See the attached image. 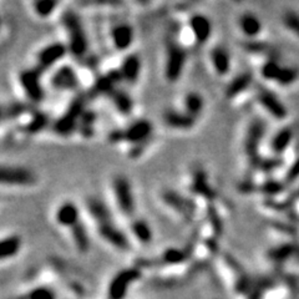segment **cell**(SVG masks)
<instances>
[{"instance_id": "obj_1", "label": "cell", "mask_w": 299, "mask_h": 299, "mask_svg": "<svg viewBox=\"0 0 299 299\" xmlns=\"http://www.w3.org/2000/svg\"><path fill=\"white\" fill-rule=\"evenodd\" d=\"M82 210L90 229H94L100 240L117 251H129V248H131V240L120 227L119 218L109 203L101 198L90 196L85 199Z\"/></svg>"}, {"instance_id": "obj_2", "label": "cell", "mask_w": 299, "mask_h": 299, "mask_svg": "<svg viewBox=\"0 0 299 299\" xmlns=\"http://www.w3.org/2000/svg\"><path fill=\"white\" fill-rule=\"evenodd\" d=\"M155 138V127L146 119H136L125 129L116 130L109 135L112 145L125 148L124 151L130 159L142 156L147 148L151 147Z\"/></svg>"}, {"instance_id": "obj_3", "label": "cell", "mask_w": 299, "mask_h": 299, "mask_svg": "<svg viewBox=\"0 0 299 299\" xmlns=\"http://www.w3.org/2000/svg\"><path fill=\"white\" fill-rule=\"evenodd\" d=\"M109 206L115 216L127 223L138 217L137 201L131 180L124 173H113L108 184Z\"/></svg>"}, {"instance_id": "obj_4", "label": "cell", "mask_w": 299, "mask_h": 299, "mask_svg": "<svg viewBox=\"0 0 299 299\" xmlns=\"http://www.w3.org/2000/svg\"><path fill=\"white\" fill-rule=\"evenodd\" d=\"M60 27L62 32L61 41L68 48L69 55L74 60L85 61L90 52V43L78 14L74 10H62L60 14Z\"/></svg>"}, {"instance_id": "obj_5", "label": "cell", "mask_w": 299, "mask_h": 299, "mask_svg": "<svg viewBox=\"0 0 299 299\" xmlns=\"http://www.w3.org/2000/svg\"><path fill=\"white\" fill-rule=\"evenodd\" d=\"M45 74L35 66L20 68L14 75V86L23 101L30 105L43 103L46 94V84L43 80Z\"/></svg>"}, {"instance_id": "obj_6", "label": "cell", "mask_w": 299, "mask_h": 299, "mask_svg": "<svg viewBox=\"0 0 299 299\" xmlns=\"http://www.w3.org/2000/svg\"><path fill=\"white\" fill-rule=\"evenodd\" d=\"M40 184L38 173L20 163L0 162V189L10 191H29Z\"/></svg>"}, {"instance_id": "obj_7", "label": "cell", "mask_w": 299, "mask_h": 299, "mask_svg": "<svg viewBox=\"0 0 299 299\" xmlns=\"http://www.w3.org/2000/svg\"><path fill=\"white\" fill-rule=\"evenodd\" d=\"M187 64V50L173 36L164 43L162 54V78L167 84H176L182 78Z\"/></svg>"}, {"instance_id": "obj_8", "label": "cell", "mask_w": 299, "mask_h": 299, "mask_svg": "<svg viewBox=\"0 0 299 299\" xmlns=\"http://www.w3.org/2000/svg\"><path fill=\"white\" fill-rule=\"evenodd\" d=\"M69 55V50L61 39L43 44L32 55V66L46 74L56 69L65 62V57Z\"/></svg>"}, {"instance_id": "obj_9", "label": "cell", "mask_w": 299, "mask_h": 299, "mask_svg": "<svg viewBox=\"0 0 299 299\" xmlns=\"http://www.w3.org/2000/svg\"><path fill=\"white\" fill-rule=\"evenodd\" d=\"M105 39L112 52L129 54L136 39L135 27L127 20H111L105 29Z\"/></svg>"}, {"instance_id": "obj_10", "label": "cell", "mask_w": 299, "mask_h": 299, "mask_svg": "<svg viewBox=\"0 0 299 299\" xmlns=\"http://www.w3.org/2000/svg\"><path fill=\"white\" fill-rule=\"evenodd\" d=\"M52 218L55 226L64 232L65 235H68L69 232L85 221V215L82 207L75 201L64 199L55 206Z\"/></svg>"}, {"instance_id": "obj_11", "label": "cell", "mask_w": 299, "mask_h": 299, "mask_svg": "<svg viewBox=\"0 0 299 299\" xmlns=\"http://www.w3.org/2000/svg\"><path fill=\"white\" fill-rule=\"evenodd\" d=\"M48 85L53 91L75 92L82 86L80 71L68 62H62L60 66L49 73Z\"/></svg>"}, {"instance_id": "obj_12", "label": "cell", "mask_w": 299, "mask_h": 299, "mask_svg": "<svg viewBox=\"0 0 299 299\" xmlns=\"http://www.w3.org/2000/svg\"><path fill=\"white\" fill-rule=\"evenodd\" d=\"M159 202L172 216L180 217L182 221H191L194 210L193 202L180 192L171 189L162 190L159 194Z\"/></svg>"}, {"instance_id": "obj_13", "label": "cell", "mask_w": 299, "mask_h": 299, "mask_svg": "<svg viewBox=\"0 0 299 299\" xmlns=\"http://www.w3.org/2000/svg\"><path fill=\"white\" fill-rule=\"evenodd\" d=\"M116 70L119 73L122 84L134 86L137 84L141 78V71H142L141 57L135 53H129L122 57Z\"/></svg>"}, {"instance_id": "obj_14", "label": "cell", "mask_w": 299, "mask_h": 299, "mask_svg": "<svg viewBox=\"0 0 299 299\" xmlns=\"http://www.w3.org/2000/svg\"><path fill=\"white\" fill-rule=\"evenodd\" d=\"M189 30L190 35L193 39L196 45H203L210 40L212 35V23L203 14H192L186 24H184Z\"/></svg>"}, {"instance_id": "obj_15", "label": "cell", "mask_w": 299, "mask_h": 299, "mask_svg": "<svg viewBox=\"0 0 299 299\" xmlns=\"http://www.w3.org/2000/svg\"><path fill=\"white\" fill-rule=\"evenodd\" d=\"M197 120L187 115L178 108L166 109L162 112V124L167 130L176 132L190 131L194 127Z\"/></svg>"}, {"instance_id": "obj_16", "label": "cell", "mask_w": 299, "mask_h": 299, "mask_svg": "<svg viewBox=\"0 0 299 299\" xmlns=\"http://www.w3.org/2000/svg\"><path fill=\"white\" fill-rule=\"evenodd\" d=\"M264 130H266V126H264L263 122L256 120L251 124V126L248 129L247 136H245V154L251 159V161H253L256 164L259 163L258 159H257V156H258V146L264 135Z\"/></svg>"}, {"instance_id": "obj_17", "label": "cell", "mask_w": 299, "mask_h": 299, "mask_svg": "<svg viewBox=\"0 0 299 299\" xmlns=\"http://www.w3.org/2000/svg\"><path fill=\"white\" fill-rule=\"evenodd\" d=\"M187 189L194 196H199L206 199H213L216 197V192L212 186L208 184L207 173L202 168H196L191 173V180L189 181Z\"/></svg>"}, {"instance_id": "obj_18", "label": "cell", "mask_w": 299, "mask_h": 299, "mask_svg": "<svg viewBox=\"0 0 299 299\" xmlns=\"http://www.w3.org/2000/svg\"><path fill=\"white\" fill-rule=\"evenodd\" d=\"M108 97L110 99L109 101L116 112L125 117H129V116L131 117L134 113V109H135V103L126 90L122 89L121 86L116 87L108 95Z\"/></svg>"}, {"instance_id": "obj_19", "label": "cell", "mask_w": 299, "mask_h": 299, "mask_svg": "<svg viewBox=\"0 0 299 299\" xmlns=\"http://www.w3.org/2000/svg\"><path fill=\"white\" fill-rule=\"evenodd\" d=\"M258 103L266 109L268 113H271L273 117L278 120L284 119L288 113L284 104L273 92L267 89H263V87L259 89L258 91Z\"/></svg>"}, {"instance_id": "obj_20", "label": "cell", "mask_w": 299, "mask_h": 299, "mask_svg": "<svg viewBox=\"0 0 299 299\" xmlns=\"http://www.w3.org/2000/svg\"><path fill=\"white\" fill-rule=\"evenodd\" d=\"M127 227H129L130 240L137 241L141 245H148L152 241L154 233H152L151 224L148 223L147 219H145L141 216L129 222Z\"/></svg>"}, {"instance_id": "obj_21", "label": "cell", "mask_w": 299, "mask_h": 299, "mask_svg": "<svg viewBox=\"0 0 299 299\" xmlns=\"http://www.w3.org/2000/svg\"><path fill=\"white\" fill-rule=\"evenodd\" d=\"M177 108L197 120L205 110V99L198 92L189 91L181 97L180 105Z\"/></svg>"}, {"instance_id": "obj_22", "label": "cell", "mask_w": 299, "mask_h": 299, "mask_svg": "<svg viewBox=\"0 0 299 299\" xmlns=\"http://www.w3.org/2000/svg\"><path fill=\"white\" fill-rule=\"evenodd\" d=\"M62 3L59 1H30L27 3L29 13L38 20L53 19L55 15L61 14Z\"/></svg>"}, {"instance_id": "obj_23", "label": "cell", "mask_w": 299, "mask_h": 299, "mask_svg": "<svg viewBox=\"0 0 299 299\" xmlns=\"http://www.w3.org/2000/svg\"><path fill=\"white\" fill-rule=\"evenodd\" d=\"M23 248V237L18 233H8L0 237V262L19 254Z\"/></svg>"}, {"instance_id": "obj_24", "label": "cell", "mask_w": 299, "mask_h": 299, "mask_svg": "<svg viewBox=\"0 0 299 299\" xmlns=\"http://www.w3.org/2000/svg\"><path fill=\"white\" fill-rule=\"evenodd\" d=\"M210 61L213 71L218 76H224L231 70V55L223 46H215L211 50Z\"/></svg>"}, {"instance_id": "obj_25", "label": "cell", "mask_w": 299, "mask_h": 299, "mask_svg": "<svg viewBox=\"0 0 299 299\" xmlns=\"http://www.w3.org/2000/svg\"><path fill=\"white\" fill-rule=\"evenodd\" d=\"M252 74L241 73L236 78L232 79V81L226 87V97L227 99H235L238 95L245 92L252 84Z\"/></svg>"}, {"instance_id": "obj_26", "label": "cell", "mask_w": 299, "mask_h": 299, "mask_svg": "<svg viewBox=\"0 0 299 299\" xmlns=\"http://www.w3.org/2000/svg\"><path fill=\"white\" fill-rule=\"evenodd\" d=\"M240 27L247 38L254 39L262 31V23L254 14L245 13L240 18Z\"/></svg>"}, {"instance_id": "obj_27", "label": "cell", "mask_w": 299, "mask_h": 299, "mask_svg": "<svg viewBox=\"0 0 299 299\" xmlns=\"http://www.w3.org/2000/svg\"><path fill=\"white\" fill-rule=\"evenodd\" d=\"M294 132L291 127H284L280 131H278L274 136H273L272 141H271V148L274 154L280 155L286 151L288 146L291 145L292 140H293Z\"/></svg>"}, {"instance_id": "obj_28", "label": "cell", "mask_w": 299, "mask_h": 299, "mask_svg": "<svg viewBox=\"0 0 299 299\" xmlns=\"http://www.w3.org/2000/svg\"><path fill=\"white\" fill-rule=\"evenodd\" d=\"M136 277H137V274H136L135 271H127V272L117 275L112 282V284H111V296H112V298H120L124 294L126 284Z\"/></svg>"}, {"instance_id": "obj_29", "label": "cell", "mask_w": 299, "mask_h": 299, "mask_svg": "<svg viewBox=\"0 0 299 299\" xmlns=\"http://www.w3.org/2000/svg\"><path fill=\"white\" fill-rule=\"evenodd\" d=\"M296 252L297 245H294V243H284V245H278V247L272 248V249L268 252V257H270L272 261L282 262L293 256Z\"/></svg>"}, {"instance_id": "obj_30", "label": "cell", "mask_w": 299, "mask_h": 299, "mask_svg": "<svg viewBox=\"0 0 299 299\" xmlns=\"http://www.w3.org/2000/svg\"><path fill=\"white\" fill-rule=\"evenodd\" d=\"M299 78L298 69L291 68V66H282L279 74H278L277 79L274 82L282 85V86H289V85L294 84Z\"/></svg>"}, {"instance_id": "obj_31", "label": "cell", "mask_w": 299, "mask_h": 299, "mask_svg": "<svg viewBox=\"0 0 299 299\" xmlns=\"http://www.w3.org/2000/svg\"><path fill=\"white\" fill-rule=\"evenodd\" d=\"M280 69H282V65H280L277 60L270 59L264 62L263 66H262L261 69L262 76H263L264 79H267V80L275 81Z\"/></svg>"}, {"instance_id": "obj_32", "label": "cell", "mask_w": 299, "mask_h": 299, "mask_svg": "<svg viewBox=\"0 0 299 299\" xmlns=\"http://www.w3.org/2000/svg\"><path fill=\"white\" fill-rule=\"evenodd\" d=\"M283 24L294 35L299 38V15L294 11H287L283 15Z\"/></svg>"}, {"instance_id": "obj_33", "label": "cell", "mask_w": 299, "mask_h": 299, "mask_svg": "<svg viewBox=\"0 0 299 299\" xmlns=\"http://www.w3.org/2000/svg\"><path fill=\"white\" fill-rule=\"evenodd\" d=\"M245 49H247V52L254 53V54H263V53L268 52L267 46L261 43H248L245 45Z\"/></svg>"}, {"instance_id": "obj_34", "label": "cell", "mask_w": 299, "mask_h": 299, "mask_svg": "<svg viewBox=\"0 0 299 299\" xmlns=\"http://www.w3.org/2000/svg\"><path fill=\"white\" fill-rule=\"evenodd\" d=\"M299 177V157L293 162V164L291 166V168L287 172V181L292 182V181L297 180Z\"/></svg>"}, {"instance_id": "obj_35", "label": "cell", "mask_w": 299, "mask_h": 299, "mask_svg": "<svg viewBox=\"0 0 299 299\" xmlns=\"http://www.w3.org/2000/svg\"><path fill=\"white\" fill-rule=\"evenodd\" d=\"M5 113H6V110L3 108V106L0 105V121H1V120L4 119V116H5Z\"/></svg>"}]
</instances>
